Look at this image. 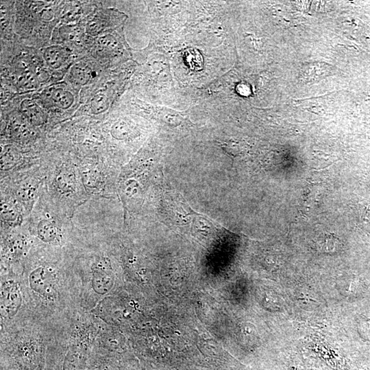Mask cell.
<instances>
[{"label": "cell", "mask_w": 370, "mask_h": 370, "mask_svg": "<svg viewBox=\"0 0 370 370\" xmlns=\"http://www.w3.org/2000/svg\"><path fill=\"white\" fill-rule=\"evenodd\" d=\"M31 287L44 296L51 294L54 290V277L52 273L44 268L34 270L30 276Z\"/></svg>", "instance_id": "cell-1"}, {"label": "cell", "mask_w": 370, "mask_h": 370, "mask_svg": "<svg viewBox=\"0 0 370 370\" xmlns=\"http://www.w3.org/2000/svg\"><path fill=\"white\" fill-rule=\"evenodd\" d=\"M4 306L10 316H14L21 305V299L19 289L16 285H7L2 289Z\"/></svg>", "instance_id": "cell-2"}, {"label": "cell", "mask_w": 370, "mask_h": 370, "mask_svg": "<svg viewBox=\"0 0 370 370\" xmlns=\"http://www.w3.org/2000/svg\"><path fill=\"white\" fill-rule=\"evenodd\" d=\"M112 277L108 274V269L98 266L93 270V286L96 292L105 294L112 286Z\"/></svg>", "instance_id": "cell-3"}, {"label": "cell", "mask_w": 370, "mask_h": 370, "mask_svg": "<svg viewBox=\"0 0 370 370\" xmlns=\"http://www.w3.org/2000/svg\"><path fill=\"white\" fill-rule=\"evenodd\" d=\"M44 58L50 66L54 69H58L66 61V51L60 46L50 47L45 51Z\"/></svg>", "instance_id": "cell-4"}, {"label": "cell", "mask_w": 370, "mask_h": 370, "mask_svg": "<svg viewBox=\"0 0 370 370\" xmlns=\"http://www.w3.org/2000/svg\"><path fill=\"white\" fill-rule=\"evenodd\" d=\"M38 235L45 242H51L58 237L59 231L56 225L48 220L40 221L37 227Z\"/></svg>", "instance_id": "cell-5"}, {"label": "cell", "mask_w": 370, "mask_h": 370, "mask_svg": "<svg viewBox=\"0 0 370 370\" xmlns=\"http://www.w3.org/2000/svg\"><path fill=\"white\" fill-rule=\"evenodd\" d=\"M51 98L55 106L62 109L69 108L74 101L72 93L63 89L51 91Z\"/></svg>", "instance_id": "cell-6"}, {"label": "cell", "mask_w": 370, "mask_h": 370, "mask_svg": "<svg viewBox=\"0 0 370 370\" xmlns=\"http://www.w3.org/2000/svg\"><path fill=\"white\" fill-rule=\"evenodd\" d=\"M185 61L192 69L200 70L203 67L202 56L197 50L189 48L185 53Z\"/></svg>", "instance_id": "cell-7"}, {"label": "cell", "mask_w": 370, "mask_h": 370, "mask_svg": "<svg viewBox=\"0 0 370 370\" xmlns=\"http://www.w3.org/2000/svg\"><path fill=\"white\" fill-rule=\"evenodd\" d=\"M71 76H72L73 79H74L77 83H80V84H85L91 78V70L87 66L77 65L72 68Z\"/></svg>", "instance_id": "cell-8"}, {"label": "cell", "mask_w": 370, "mask_h": 370, "mask_svg": "<svg viewBox=\"0 0 370 370\" xmlns=\"http://www.w3.org/2000/svg\"><path fill=\"white\" fill-rule=\"evenodd\" d=\"M21 110L28 118L35 119L34 118H42L43 111L36 103L31 101H23L21 104Z\"/></svg>", "instance_id": "cell-9"}, {"label": "cell", "mask_w": 370, "mask_h": 370, "mask_svg": "<svg viewBox=\"0 0 370 370\" xmlns=\"http://www.w3.org/2000/svg\"><path fill=\"white\" fill-rule=\"evenodd\" d=\"M17 216V211L14 205L11 203H4L1 206V216L6 221H13Z\"/></svg>", "instance_id": "cell-10"}, {"label": "cell", "mask_w": 370, "mask_h": 370, "mask_svg": "<svg viewBox=\"0 0 370 370\" xmlns=\"http://www.w3.org/2000/svg\"><path fill=\"white\" fill-rule=\"evenodd\" d=\"M23 202H29L30 201H33V198L34 197V189H32V188H27V189H23L21 190V192L19 193V196Z\"/></svg>", "instance_id": "cell-11"}]
</instances>
